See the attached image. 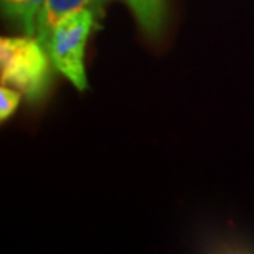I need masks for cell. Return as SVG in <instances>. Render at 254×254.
Segmentation results:
<instances>
[{
	"label": "cell",
	"mask_w": 254,
	"mask_h": 254,
	"mask_svg": "<svg viewBox=\"0 0 254 254\" xmlns=\"http://www.w3.org/2000/svg\"><path fill=\"white\" fill-rule=\"evenodd\" d=\"M52 60L37 37L0 38V79L20 89L28 101L42 99L48 91Z\"/></svg>",
	"instance_id": "1"
},
{
	"label": "cell",
	"mask_w": 254,
	"mask_h": 254,
	"mask_svg": "<svg viewBox=\"0 0 254 254\" xmlns=\"http://www.w3.org/2000/svg\"><path fill=\"white\" fill-rule=\"evenodd\" d=\"M96 13L81 10L64 17L52 30L45 43L53 66L68 78L78 91L88 89V76L84 69V48L93 28Z\"/></svg>",
	"instance_id": "2"
},
{
	"label": "cell",
	"mask_w": 254,
	"mask_h": 254,
	"mask_svg": "<svg viewBox=\"0 0 254 254\" xmlns=\"http://www.w3.org/2000/svg\"><path fill=\"white\" fill-rule=\"evenodd\" d=\"M106 2L108 0H45L37 17L35 37L45 45L52 30L64 17L74 12H81V10H91L94 13H99Z\"/></svg>",
	"instance_id": "3"
},
{
	"label": "cell",
	"mask_w": 254,
	"mask_h": 254,
	"mask_svg": "<svg viewBox=\"0 0 254 254\" xmlns=\"http://www.w3.org/2000/svg\"><path fill=\"white\" fill-rule=\"evenodd\" d=\"M43 2L45 0H0V5L5 18L17 25L23 35L35 37L37 17Z\"/></svg>",
	"instance_id": "4"
},
{
	"label": "cell",
	"mask_w": 254,
	"mask_h": 254,
	"mask_svg": "<svg viewBox=\"0 0 254 254\" xmlns=\"http://www.w3.org/2000/svg\"><path fill=\"white\" fill-rule=\"evenodd\" d=\"M20 99H22L20 91H15L2 84V88H0V121L2 123H5L17 111L20 106Z\"/></svg>",
	"instance_id": "5"
}]
</instances>
